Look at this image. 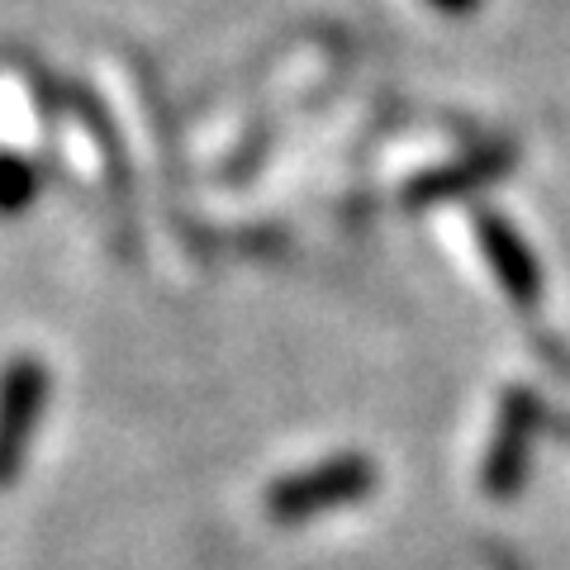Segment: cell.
I'll use <instances>...</instances> for the list:
<instances>
[{
	"mask_svg": "<svg viewBox=\"0 0 570 570\" xmlns=\"http://www.w3.org/2000/svg\"><path fill=\"white\" fill-rule=\"evenodd\" d=\"M538 433H542V400L532 395V390H504L485 466H480V490H485L490 499H513L519 494Z\"/></svg>",
	"mask_w": 570,
	"mask_h": 570,
	"instance_id": "2",
	"label": "cell"
},
{
	"mask_svg": "<svg viewBox=\"0 0 570 570\" xmlns=\"http://www.w3.org/2000/svg\"><path fill=\"white\" fill-rule=\"evenodd\" d=\"M0 200H6V214H20L29 200H33V190H39V171H33L20 153H10L6 157V167H0Z\"/></svg>",
	"mask_w": 570,
	"mask_h": 570,
	"instance_id": "6",
	"label": "cell"
},
{
	"mask_svg": "<svg viewBox=\"0 0 570 570\" xmlns=\"http://www.w3.org/2000/svg\"><path fill=\"white\" fill-rule=\"evenodd\" d=\"M475 243H480V253H485L494 281L504 285V295L513 299V305H519V309L538 305L542 272H538V257H532V247L519 238V228H513L504 214L480 209L475 214Z\"/></svg>",
	"mask_w": 570,
	"mask_h": 570,
	"instance_id": "3",
	"label": "cell"
},
{
	"mask_svg": "<svg viewBox=\"0 0 570 570\" xmlns=\"http://www.w3.org/2000/svg\"><path fill=\"white\" fill-rule=\"evenodd\" d=\"M43 404H48V366L39 362V356H14L10 371H6V442H0L6 480L20 475L29 433L43 419Z\"/></svg>",
	"mask_w": 570,
	"mask_h": 570,
	"instance_id": "4",
	"label": "cell"
},
{
	"mask_svg": "<svg viewBox=\"0 0 570 570\" xmlns=\"http://www.w3.org/2000/svg\"><path fill=\"white\" fill-rule=\"evenodd\" d=\"M371 485H376V466H371L362 452H343V456L318 461L309 471L281 475L276 485L266 490V513H272L276 523H305L328 509L366 499Z\"/></svg>",
	"mask_w": 570,
	"mask_h": 570,
	"instance_id": "1",
	"label": "cell"
},
{
	"mask_svg": "<svg viewBox=\"0 0 570 570\" xmlns=\"http://www.w3.org/2000/svg\"><path fill=\"white\" fill-rule=\"evenodd\" d=\"M513 167V153L509 148H485V153H466L461 163H448L438 171L419 176L414 186L404 190L409 205H433V200H452V195H466V190H480L494 176H504Z\"/></svg>",
	"mask_w": 570,
	"mask_h": 570,
	"instance_id": "5",
	"label": "cell"
},
{
	"mask_svg": "<svg viewBox=\"0 0 570 570\" xmlns=\"http://www.w3.org/2000/svg\"><path fill=\"white\" fill-rule=\"evenodd\" d=\"M428 6L442 10V14H471V10L480 6V0H428Z\"/></svg>",
	"mask_w": 570,
	"mask_h": 570,
	"instance_id": "7",
	"label": "cell"
}]
</instances>
